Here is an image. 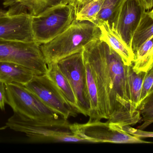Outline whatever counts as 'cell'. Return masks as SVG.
Wrapping results in <instances>:
<instances>
[{
    "mask_svg": "<svg viewBox=\"0 0 153 153\" xmlns=\"http://www.w3.org/2000/svg\"><path fill=\"white\" fill-rule=\"evenodd\" d=\"M82 54L94 72L102 119L121 128L139 123L142 117L131 101L128 66L120 56L100 39L85 46Z\"/></svg>",
    "mask_w": 153,
    "mask_h": 153,
    "instance_id": "6da1fadb",
    "label": "cell"
},
{
    "mask_svg": "<svg viewBox=\"0 0 153 153\" xmlns=\"http://www.w3.org/2000/svg\"><path fill=\"white\" fill-rule=\"evenodd\" d=\"M7 102L17 113L36 125L47 127L69 129L71 124L46 106L25 85L6 84Z\"/></svg>",
    "mask_w": 153,
    "mask_h": 153,
    "instance_id": "7a4b0ae2",
    "label": "cell"
},
{
    "mask_svg": "<svg viewBox=\"0 0 153 153\" xmlns=\"http://www.w3.org/2000/svg\"><path fill=\"white\" fill-rule=\"evenodd\" d=\"M99 27L88 21L74 20L63 32L49 42L40 45L47 63L59 60L82 50L85 46L100 39Z\"/></svg>",
    "mask_w": 153,
    "mask_h": 153,
    "instance_id": "3957f363",
    "label": "cell"
},
{
    "mask_svg": "<svg viewBox=\"0 0 153 153\" xmlns=\"http://www.w3.org/2000/svg\"><path fill=\"white\" fill-rule=\"evenodd\" d=\"M75 20L74 9L70 3H62L32 16L35 41L39 45L52 40L66 30Z\"/></svg>",
    "mask_w": 153,
    "mask_h": 153,
    "instance_id": "277c9868",
    "label": "cell"
},
{
    "mask_svg": "<svg viewBox=\"0 0 153 153\" xmlns=\"http://www.w3.org/2000/svg\"><path fill=\"white\" fill-rule=\"evenodd\" d=\"M69 129L86 143H112L117 144H151L153 142L130 134L114 124L107 121L88 122L70 125Z\"/></svg>",
    "mask_w": 153,
    "mask_h": 153,
    "instance_id": "5b68a950",
    "label": "cell"
},
{
    "mask_svg": "<svg viewBox=\"0 0 153 153\" xmlns=\"http://www.w3.org/2000/svg\"><path fill=\"white\" fill-rule=\"evenodd\" d=\"M12 62L22 65L36 75L46 74L48 65L36 42L0 41V62Z\"/></svg>",
    "mask_w": 153,
    "mask_h": 153,
    "instance_id": "8992f818",
    "label": "cell"
},
{
    "mask_svg": "<svg viewBox=\"0 0 153 153\" xmlns=\"http://www.w3.org/2000/svg\"><path fill=\"white\" fill-rule=\"evenodd\" d=\"M6 126L10 129L24 133L33 142L78 143L85 140L67 128H53L36 125L16 113L7 120Z\"/></svg>",
    "mask_w": 153,
    "mask_h": 153,
    "instance_id": "52a82bcc",
    "label": "cell"
},
{
    "mask_svg": "<svg viewBox=\"0 0 153 153\" xmlns=\"http://www.w3.org/2000/svg\"><path fill=\"white\" fill-rule=\"evenodd\" d=\"M57 63L72 88L79 113L89 116L90 102L82 50L59 60Z\"/></svg>",
    "mask_w": 153,
    "mask_h": 153,
    "instance_id": "ba28073f",
    "label": "cell"
},
{
    "mask_svg": "<svg viewBox=\"0 0 153 153\" xmlns=\"http://www.w3.org/2000/svg\"><path fill=\"white\" fill-rule=\"evenodd\" d=\"M0 41L35 42L32 15L28 13L0 9Z\"/></svg>",
    "mask_w": 153,
    "mask_h": 153,
    "instance_id": "9c48e42d",
    "label": "cell"
},
{
    "mask_svg": "<svg viewBox=\"0 0 153 153\" xmlns=\"http://www.w3.org/2000/svg\"><path fill=\"white\" fill-rule=\"evenodd\" d=\"M25 86L46 106L65 119L76 113L66 104L53 83L46 74L35 75Z\"/></svg>",
    "mask_w": 153,
    "mask_h": 153,
    "instance_id": "30bf717a",
    "label": "cell"
},
{
    "mask_svg": "<svg viewBox=\"0 0 153 153\" xmlns=\"http://www.w3.org/2000/svg\"><path fill=\"white\" fill-rule=\"evenodd\" d=\"M146 10L142 0H126L120 9L116 30L131 49L134 34Z\"/></svg>",
    "mask_w": 153,
    "mask_h": 153,
    "instance_id": "8fae6325",
    "label": "cell"
},
{
    "mask_svg": "<svg viewBox=\"0 0 153 153\" xmlns=\"http://www.w3.org/2000/svg\"><path fill=\"white\" fill-rule=\"evenodd\" d=\"M101 31L100 39L107 43L122 58L126 65L133 64L134 54L124 42L115 29L111 28L106 21H100L96 24Z\"/></svg>",
    "mask_w": 153,
    "mask_h": 153,
    "instance_id": "7c38bea8",
    "label": "cell"
},
{
    "mask_svg": "<svg viewBox=\"0 0 153 153\" xmlns=\"http://www.w3.org/2000/svg\"><path fill=\"white\" fill-rule=\"evenodd\" d=\"M46 75L53 83L66 104L76 114L79 113L76 97L65 75L60 70L57 63L48 64Z\"/></svg>",
    "mask_w": 153,
    "mask_h": 153,
    "instance_id": "4fadbf2b",
    "label": "cell"
},
{
    "mask_svg": "<svg viewBox=\"0 0 153 153\" xmlns=\"http://www.w3.org/2000/svg\"><path fill=\"white\" fill-rule=\"evenodd\" d=\"M34 72L26 66L12 62H0V81L5 84H19L25 85L31 81Z\"/></svg>",
    "mask_w": 153,
    "mask_h": 153,
    "instance_id": "5bb4252c",
    "label": "cell"
},
{
    "mask_svg": "<svg viewBox=\"0 0 153 153\" xmlns=\"http://www.w3.org/2000/svg\"><path fill=\"white\" fill-rule=\"evenodd\" d=\"M69 0H3L4 7L16 12L28 13L32 16L38 15L48 8L60 3H68Z\"/></svg>",
    "mask_w": 153,
    "mask_h": 153,
    "instance_id": "9a60e30c",
    "label": "cell"
},
{
    "mask_svg": "<svg viewBox=\"0 0 153 153\" xmlns=\"http://www.w3.org/2000/svg\"><path fill=\"white\" fill-rule=\"evenodd\" d=\"M83 57L85 67L86 84L90 102V110L88 116L89 117L88 122L101 121L102 119L100 110L98 89L95 75L91 64L83 55Z\"/></svg>",
    "mask_w": 153,
    "mask_h": 153,
    "instance_id": "2e32d148",
    "label": "cell"
},
{
    "mask_svg": "<svg viewBox=\"0 0 153 153\" xmlns=\"http://www.w3.org/2000/svg\"><path fill=\"white\" fill-rule=\"evenodd\" d=\"M104 0H69L73 7L75 20L88 21L96 24L97 16Z\"/></svg>",
    "mask_w": 153,
    "mask_h": 153,
    "instance_id": "e0dca14e",
    "label": "cell"
},
{
    "mask_svg": "<svg viewBox=\"0 0 153 153\" xmlns=\"http://www.w3.org/2000/svg\"><path fill=\"white\" fill-rule=\"evenodd\" d=\"M153 64V36L145 42L134 54L133 69L136 72H147Z\"/></svg>",
    "mask_w": 153,
    "mask_h": 153,
    "instance_id": "ac0fdd59",
    "label": "cell"
},
{
    "mask_svg": "<svg viewBox=\"0 0 153 153\" xmlns=\"http://www.w3.org/2000/svg\"><path fill=\"white\" fill-rule=\"evenodd\" d=\"M153 36V17L149 12L146 11L132 39L131 49L134 54L145 42Z\"/></svg>",
    "mask_w": 153,
    "mask_h": 153,
    "instance_id": "d6986e66",
    "label": "cell"
},
{
    "mask_svg": "<svg viewBox=\"0 0 153 153\" xmlns=\"http://www.w3.org/2000/svg\"><path fill=\"white\" fill-rule=\"evenodd\" d=\"M146 72H136L133 64L128 66L127 77L130 98L134 107L138 110L141 103V96L143 83Z\"/></svg>",
    "mask_w": 153,
    "mask_h": 153,
    "instance_id": "ffe728a7",
    "label": "cell"
},
{
    "mask_svg": "<svg viewBox=\"0 0 153 153\" xmlns=\"http://www.w3.org/2000/svg\"><path fill=\"white\" fill-rule=\"evenodd\" d=\"M126 0H104L98 13L97 22L106 21L111 28L116 29L120 9Z\"/></svg>",
    "mask_w": 153,
    "mask_h": 153,
    "instance_id": "44dd1931",
    "label": "cell"
},
{
    "mask_svg": "<svg viewBox=\"0 0 153 153\" xmlns=\"http://www.w3.org/2000/svg\"><path fill=\"white\" fill-rule=\"evenodd\" d=\"M143 123L138 129L144 130L153 123V93L149 94L141 102L138 108Z\"/></svg>",
    "mask_w": 153,
    "mask_h": 153,
    "instance_id": "7402d4cb",
    "label": "cell"
},
{
    "mask_svg": "<svg viewBox=\"0 0 153 153\" xmlns=\"http://www.w3.org/2000/svg\"><path fill=\"white\" fill-rule=\"evenodd\" d=\"M153 84V64L146 72L144 79L141 96V103L147 97ZM141 104V103H140Z\"/></svg>",
    "mask_w": 153,
    "mask_h": 153,
    "instance_id": "603a6c76",
    "label": "cell"
},
{
    "mask_svg": "<svg viewBox=\"0 0 153 153\" xmlns=\"http://www.w3.org/2000/svg\"><path fill=\"white\" fill-rule=\"evenodd\" d=\"M121 128L125 132L141 138L153 137V132H146L143 131V130L135 129L130 125L124 126Z\"/></svg>",
    "mask_w": 153,
    "mask_h": 153,
    "instance_id": "cb8c5ba5",
    "label": "cell"
},
{
    "mask_svg": "<svg viewBox=\"0 0 153 153\" xmlns=\"http://www.w3.org/2000/svg\"><path fill=\"white\" fill-rule=\"evenodd\" d=\"M7 102V91L6 84L0 81V109L4 110L5 104Z\"/></svg>",
    "mask_w": 153,
    "mask_h": 153,
    "instance_id": "d4e9b609",
    "label": "cell"
},
{
    "mask_svg": "<svg viewBox=\"0 0 153 153\" xmlns=\"http://www.w3.org/2000/svg\"><path fill=\"white\" fill-rule=\"evenodd\" d=\"M146 10H149L153 8V0H142Z\"/></svg>",
    "mask_w": 153,
    "mask_h": 153,
    "instance_id": "484cf974",
    "label": "cell"
},
{
    "mask_svg": "<svg viewBox=\"0 0 153 153\" xmlns=\"http://www.w3.org/2000/svg\"><path fill=\"white\" fill-rule=\"evenodd\" d=\"M153 93V84L152 86V88H151V90H150V91H149V93H148V95H149V94H151V93ZM148 95H147V96H148Z\"/></svg>",
    "mask_w": 153,
    "mask_h": 153,
    "instance_id": "4316f807",
    "label": "cell"
},
{
    "mask_svg": "<svg viewBox=\"0 0 153 153\" xmlns=\"http://www.w3.org/2000/svg\"><path fill=\"white\" fill-rule=\"evenodd\" d=\"M149 13H150V14H151V16H152V17H153V8H152V10L151 11H149Z\"/></svg>",
    "mask_w": 153,
    "mask_h": 153,
    "instance_id": "83f0119b",
    "label": "cell"
},
{
    "mask_svg": "<svg viewBox=\"0 0 153 153\" xmlns=\"http://www.w3.org/2000/svg\"></svg>",
    "mask_w": 153,
    "mask_h": 153,
    "instance_id": "f1b7e54d",
    "label": "cell"
}]
</instances>
